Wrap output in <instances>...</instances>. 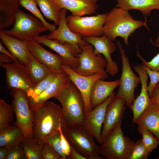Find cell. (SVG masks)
<instances>
[{
    "instance_id": "obj_45",
    "label": "cell",
    "mask_w": 159,
    "mask_h": 159,
    "mask_svg": "<svg viewBox=\"0 0 159 159\" xmlns=\"http://www.w3.org/2000/svg\"><path fill=\"white\" fill-rule=\"evenodd\" d=\"M13 61L12 59L6 54L1 53L0 54V63H9Z\"/></svg>"
},
{
    "instance_id": "obj_32",
    "label": "cell",
    "mask_w": 159,
    "mask_h": 159,
    "mask_svg": "<svg viewBox=\"0 0 159 159\" xmlns=\"http://www.w3.org/2000/svg\"><path fill=\"white\" fill-rule=\"evenodd\" d=\"M14 113L12 105L0 100V130L10 125V123L13 121Z\"/></svg>"
},
{
    "instance_id": "obj_35",
    "label": "cell",
    "mask_w": 159,
    "mask_h": 159,
    "mask_svg": "<svg viewBox=\"0 0 159 159\" xmlns=\"http://www.w3.org/2000/svg\"><path fill=\"white\" fill-rule=\"evenodd\" d=\"M152 152L147 149L141 139L135 142L128 159H147Z\"/></svg>"
},
{
    "instance_id": "obj_18",
    "label": "cell",
    "mask_w": 159,
    "mask_h": 159,
    "mask_svg": "<svg viewBox=\"0 0 159 159\" xmlns=\"http://www.w3.org/2000/svg\"><path fill=\"white\" fill-rule=\"evenodd\" d=\"M71 82L68 76L64 72L57 73L56 78L39 96L34 99H28L31 111L37 109L50 98L55 97Z\"/></svg>"
},
{
    "instance_id": "obj_44",
    "label": "cell",
    "mask_w": 159,
    "mask_h": 159,
    "mask_svg": "<svg viewBox=\"0 0 159 159\" xmlns=\"http://www.w3.org/2000/svg\"><path fill=\"white\" fill-rule=\"evenodd\" d=\"M0 52L1 53H4L11 57L13 62H15L19 63V61L15 58L12 54L9 51L6 50L0 42Z\"/></svg>"
},
{
    "instance_id": "obj_13",
    "label": "cell",
    "mask_w": 159,
    "mask_h": 159,
    "mask_svg": "<svg viewBox=\"0 0 159 159\" xmlns=\"http://www.w3.org/2000/svg\"><path fill=\"white\" fill-rule=\"evenodd\" d=\"M62 68L68 76L71 81L77 87L82 95L85 104V114L93 110L90 104V95L92 88L98 79L104 80L101 74H96L90 76H84L76 73L69 65L62 64Z\"/></svg>"
},
{
    "instance_id": "obj_23",
    "label": "cell",
    "mask_w": 159,
    "mask_h": 159,
    "mask_svg": "<svg viewBox=\"0 0 159 159\" xmlns=\"http://www.w3.org/2000/svg\"><path fill=\"white\" fill-rule=\"evenodd\" d=\"M0 38L2 42L12 54L27 67L29 63V52L25 41L8 35L3 30H0Z\"/></svg>"
},
{
    "instance_id": "obj_15",
    "label": "cell",
    "mask_w": 159,
    "mask_h": 159,
    "mask_svg": "<svg viewBox=\"0 0 159 159\" xmlns=\"http://www.w3.org/2000/svg\"><path fill=\"white\" fill-rule=\"evenodd\" d=\"M36 40L57 52L62 57L64 64L69 65L73 69L79 66V53L77 49L71 44L67 42L60 43L55 40L49 39L46 35L39 36Z\"/></svg>"
},
{
    "instance_id": "obj_39",
    "label": "cell",
    "mask_w": 159,
    "mask_h": 159,
    "mask_svg": "<svg viewBox=\"0 0 159 159\" xmlns=\"http://www.w3.org/2000/svg\"><path fill=\"white\" fill-rule=\"evenodd\" d=\"M42 159H63L52 147L47 142L43 146Z\"/></svg>"
},
{
    "instance_id": "obj_43",
    "label": "cell",
    "mask_w": 159,
    "mask_h": 159,
    "mask_svg": "<svg viewBox=\"0 0 159 159\" xmlns=\"http://www.w3.org/2000/svg\"><path fill=\"white\" fill-rule=\"evenodd\" d=\"M70 144V143H69ZM70 151L69 154L67 157L69 159H86V158L77 151L70 144Z\"/></svg>"
},
{
    "instance_id": "obj_7",
    "label": "cell",
    "mask_w": 159,
    "mask_h": 159,
    "mask_svg": "<svg viewBox=\"0 0 159 159\" xmlns=\"http://www.w3.org/2000/svg\"><path fill=\"white\" fill-rule=\"evenodd\" d=\"M78 46L81 50L78 55L80 64L77 68L73 69L74 71L82 76H90L98 74L103 77L104 80L107 78L108 73L105 70L107 62L103 55L95 54L94 47L91 44H79Z\"/></svg>"
},
{
    "instance_id": "obj_31",
    "label": "cell",
    "mask_w": 159,
    "mask_h": 159,
    "mask_svg": "<svg viewBox=\"0 0 159 159\" xmlns=\"http://www.w3.org/2000/svg\"><path fill=\"white\" fill-rule=\"evenodd\" d=\"M19 4L32 13L44 24L48 30L51 32L56 29L55 24H50L44 19L37 6V4L35 0H19Z\"/></svg>"
},
{
    "instance_id": "obj_33",
    "label": "cell",
    "mask_w": 159,
    "mask_h": 159,
    "mask_svg": "<svg viewBox=\"0 0 159 159\" xmlns=\"http://www.w3.org/2000/svg\"><path fill=\"white\" fill-rule=\"evenodd\" d=\"M57 74L52 73L37 84L27 93L28 99H35L42 92L49 84L57 77Z\"/></svg>"
},
{
    "instance_id": "obj_38",
    "label": "cell",
    "mask_w": 159,
    "mask_h": 159,
    "mask_svg": "<svg viewBox=\"0 0 159 159\" xmlns=\"http://www.w3.org/2000/svg\"><path fill=\"white\" fill-rule=\"evenodd\" d=\"M150 42L155 45L159 47V44H156L153 42L150 39ZM137 57L140 59L151 70L159 72V52L149 62H147L142 57L139 51L138 45L136 53Z\"/></svg>"
},
{
    "instance_id": "obj_24",
    "label": "cell",
    "mask_w": 159,
    "mask_h": 159,
    "mask_svg": "<svg viewBox=\"0 0 159 159\" xmlns=\"http://www.w3.org/2000/svg\"><path fill=\"white\" fill-rule=\"evenodd\" d=\"M138 127H145L159 140V107L150 103L135 122Z\"/></svg>"
},
{
    "instance_id": "obj_29",
    "label": "cell",
    "mask_w": 159,
    "mask_h": 159,
    "mask_svg": "<svg viewBox=\"0 0 159 159\" xmlns=\"http://www.w3.org/2000/svg\"><path fill=\"white\" fill-rule=\"evenodd\" d=\"M47 19L53 21L56 26L59 23L62 9L54 0H35Z\"/></svg>"
},
{
    "instance_id": "obj_17",
    "label": "cell",
    "mask_w": 159,
    "mask_h": 159,
    "mask_svg": "<svg viewBox=\"0 0 159 159\" xmlns=\"http://www.w3.org/2000/svg\"><path fill=\"white\" fill-rule=\"evenodd\" d=\"M29 52L40 63L44 64L54 73L64 72L61 66L63 64L62 57L43 47L36 40L25 41Z\"/></svg>"
},
{
    "instance_id": "obj_5",
    "label": "cell",
    "mask_w": 159,
    "mask_h": 159,
    "mask_svg": "<svg viewBox=\"0 0 159 159\" xmlns=\"http://www.w3.org/2000/svg\"><path fill=\"white\" fill-rule=\"evenodd\" d=\"M121 124L122 120L102 140L100 155L109 159H128L135 142L124 135Z\"/></svg>"
},
{
    "instance_id": "obj_2",
    "label": "cell",
    "mask_w": 159,
    "mask_h": 159,
    "mask_svg": "<svg viewBox=\"0 0 159 159\" xmlns=\"http://www.w3.org/2000/svg\"><path fill=\"white\" fill-rule=\"evenodd\" d=\"M54 98L62 106L61 124L83 125L85 102L80 92L73 82H71Z\"/></svg>"
},
{
    "instance_id": "obj_46",
    "label": "cell",
    "mask_w": 159,
    "mask_h": 159,
    "mask_svg": "<svg viewBox=\"0 0 159 159\" xmlns=\"http://www.w3.org/2000/svg\"><path fill=\"white\" fill-rule=\"evenodd\" d=\"M9 149L5 147H0V159H6Z\"/></svg>"
},
{
    "instance_id": "obj_41",
    "label": "cell",
    "mask_w": 159,
    "mask_h": 159,
    "mask_svg": "<svg viewBox=\"0 0 159 159\" xmlns=\"http://www.w3.org/2000/svg\"><path fill=\"white\" fill-rule=\"evenodd\" d=\"M60 134L61 146L62 150L67 157L69 154L70 151V144L63 134L61 129V123L58 127Z\"/></svg>"
},
{
    "instance_id": "obj_25",
    "label": "cell",
    "mask_w": 159,
    "mask_h": 159,
    "mask_svg": "<svg viewBox=\"0 0 159 159\" xmlns=\"http://www.w3.org/2000/svg\"><path fill=\"white\" fill-rule=\"evenodd\" d=\"M19 5V0H0V30L14 24Z\"/></svg>"
},
{
    "instance_id": "obj_16",
    "label": "cell",
    "mask_w": 159,
    "mask_h": 159,
    "mask_svg": "<svg viewBox=\"0 0 159 159\" xmlns=\"http://www.w3.org/2000/svg\"><path fill=\"white\" fill-rule=\"evenodd\" d=\"M67 10L62 9L58 28L46 36L49 39L55 40L60 43L67 42L71 44L77 49L79 54L81 50L78 45H85L88 44L84 41L82 35L73 32L68 27L66 17Z\"/></svg>"
},
{
    "instance_id": "obj_9",
    "label": "cell",
    "mask_w": 159,
    "mask_h": 159,
    "mask_svg": "<svg viewBox=\"0 0 159 159\" xmlns=\"http://www.w3.org/2000/svg\"><path fill=\"white\" fill-rule=\"evenodd\" d=\"M117 43L120 51L122 68L119 90L116 95L122 97L127 106L131 109L135 99V88L141 82V80L140 77L135 75L132 70L125 49L122 47L119 41Z\"/></svg>"
},
{
    "instance_id": "obj_30",
    "label": "cell",
    "mask_w": 159,
    "mask_h": 159,
    "mask_svg": "<svg viewBox=\"0 0 159 159\" xmlns=\"http://www.w3.org/2000/svg\"><path fill=\"white\" fill-rule=\"evenodd\" d=\"M20 145L24 150L26 159H42L43 145L33 136L25 137Z\"/></svg>"
},
{
    "instance_id": "obj_3",
    "label": "cell",
    "mask_w": 159,
    "mask_h": 159,
    "mask_svg": "<svg viewBox=\"0 0 159 159\" xmlns=\"http://www.w3.org/2000/svg\"><path fill=\"white\" fill-rule=\"evenodd\" d=\"M145 25V22L133 19L128 11L115 7L107 13L104 25V34L112 41L118 37H121L124 43L129 45V37L136 29Z\"/></svg>"
},
{
    "instance_id": "obj_11",
    "label": "cell",
    "mask_w": 159,
    "mask_h": 159,
    "mask_svg": "<svg viewBox=\"0 0 159 159\" xmlns=\"http://www.w3.org/2000/svg\"><path fill=\"white\" fill-rule=\"evenodd\" d=\"M12 91V106L16 117L14 125L21 130L25 137L33 136L34 115L29 107L27 97L25 93L21 90L16 89Z\"/></svg>"
},
{
    "instance_id": "obj_26",
    "label": "cell",
    "mask_w": 159,
    "mask_h": 159,
    "mask_svg": "<svg viewBox=\"0 0 159 159\" xmlns=\"http://www.w3.org/2000/svg\"><path fill=\"white\" fill-rule=\"evenodd\" d=\"M117 7L127 11L137 9L147 16L154 9H159V0H116Z\"/></svg>"
},
{
    "instance_id": "obj_10",
    "label": "cell",
    "mask_w": 159,
    "mask_h": 159,
    "mask_svg": "<svg viewBox=\"0 0 159 159\" xmlns=\"http://www.w3.org/2000/svg\"><path fill=\"white\" fill-rule=\"evenodd\" d=\"M0 66L5 70L6 83L8 89L21 90L26 96L35 86L24 65L14 62L0 63Z\"/></svg>"
},
{
    "instance_id": "obj_22",
    "label": "cell",
    "mask_w": 159,
    "mask_h": 159,
    "mask_svg": "<svg viewBox=\"0 0 159 159\" xmlns=\"http://www.w3.org/2000/svg\"><path fill=\"white\" fill-rule=\"evenodd\" d=\"M61 9L70 11L72 14L82 16L95 14L98 9V0H54Z\"/></svg>"
},
{
    "instance_id": "obj_48",
    "label": "cell",
    "mask_w": 159,
    "mask_h": 159,
    "mask_svg": "<svg viewBox=\"0 0 159 159\" xmlns=\"http://www.w3.org/2000/svg\"><path fill=\"white\" fill-rule=\"evenodd\" d=\"M157 159H159V157L158 158H157Z\"/></svg>"
},
{
    "instance_id": "obj_4",
    "label": "cell",
    "mask_w": 159,
    "mask_h": 159,
    "mask_svg": "<svg viewBox=\"0 0 159 159\" xmlns=\"http://www.w3.org/2000/svg\"><path fill=\"white\" fill-rule=\"evenodd\" d=\"M62 132L70 145L86 159H100V146L82 125H67L61 123Z\"/></svg>"
},
{
    "instance_id": "obj_36",
    "label": "cell",
    "mask_w": 159,
    "mask_h": 159,
    "mask_svg": "<svg viewBox=\"0 0 159 159\" xmlns=\"http://www.w3.org/2000/svg\"><path fill=\"white\" fill-rule=\"evenodd\" d=\"M45 142L48 143L63 159H67L66 156L63 153L61 149L60 134L59 130L47 137Z\"/></svg>"
},
{
    "instance_id": "obj_20",
    "label": "cell",
    "mask_w": 159,
    "mask_h": 159,
    "mask_svg": "<svg viewBox=\"0 0 159 159\" xmlns=\"http://www.w3.org/2000/svg\"><path fill=\"white\" fill-rule=\"evenodd\" d=\"M141 80L142 87L140 95L134 99L131 108L133 112V122L134 123L138 117L148 107L150 103L148 90L147 80L148 75L142 65L138 64L133 67Z\"/></svg>"
},
{
    "instance_id": "obj_6",
    "label": "cell",
    "mask_w": 159,
    "mask_h": 159,
    "mask_svg": "<svg viewBox=\"0 0 159 159\" xmlns=\"http://www.w3.org/2000/svg\"><path fill=\"white\" fill-rule=\"evenodd\" d=\"M48 30L44 24L36 16L29 15L20 9L15 15L13 27L3 30L6 34L22 41L36 40L41 33Z\"/></svg>"
},
{
    "instance_id": "obj_27",
    "label": "cell",
    "mask_w": 159,
    "mask_h": 159,
    "mask_svg": "<svg viewBox=\"0 0 159 159\" xmlns=\"http://www.w3.org/2000/svg\"><path fill=\"white\" fill-rule=\"evenodd\" d=\"M25 137L21 130L14 125L0 130V147L9 149L20 145Z\"/></svg>"
},
{
    "instance_id": "obj_19",
    "label": "cell",
    "mask_w": 159,
    "mask_h": 159,
    "mask_svg": "<svg viewBox=\"0 0 159 159\" xmlns=\"http://www.w3.org/2000/svg\"><path fill=\"white\" fill-rule=\"evenodd\" d=\"M125 102L121 97L115 95L107 105L101 133L102 140L121 120L124 112Z\"/></svg>"
},
{
    "instance_id": "obj_14",
    "label": "cell",
    "mask_w": 159,
    "mask_h": 159,
    "mask_svg": "<svg viewBox=\"0 0 159 159\" xmlns=\"http://www.w3.org/2000/svg\"><path fill=\"white\" fill-rule=\"evenodd\" d=\"M115 96L113 92L102 104L85 113L83 126L100 144L102 143L101 129L107 107Z\"/></svg>"
},
{
    "instance_id": "obj_47",
    "label": "cell",
    "mask_w": 159,
    "mask_h": 159,
    "mask_svg": "<svg viewBox=\"0 0 159 159\" xmlns=\"http://www.w3.org/2000/svg\"><path fill=\"white\" fill-rule=\"evenodd\" d=\"M155 43L156 44H159V35L156 38L155 41Z\"/></svg>"
},
{
    "instance_id": "obj_42",
    "label": "cell",
    "mask_w": 159,
    "mask_h": 159,
    "mask_svg": "<svg viewBox=\"0 0 159 159\" xmlns=\"http://www.w3.org/2000/svg\"><path fill=\"white\" fill-rule=\"evenodd\" d=\"M150 98L151 103L159 107V82L154 88Z\"/></svg>"
},
{
    "instance_id": "obj_21",
    "label": "cell",
    "mask_w": 159,
    "mask_h": 159,
    "mask_svg": "<svg viewBox=\"0 0 159 159\" xmlns=\"http://www.w3.org/2000/svg\"><path fill=\"white\" fill-rule=\"evenodd\" d=\"M120 79L107 81L102 79L97 80L93 84L90 93V102L93 109L102 104L119 86Z\"/></svg>"
},
{
    "instance_id": "obj_34",
    "label": "cell",
    "mask_w": 159,
    "mask_h": 159,
    "mask_svg": "<svg viewBox=\"0 0 159 159\" xmlns=\"http://www.w3.org/2000/svg\"><path fill=\"white\" fill-rule=\"evenodd\" d=\"M138 130L142 135V141L145 147L151 152L159 145V140L149 130L145 127H138Z\"/></svg>"
},
{
    "instance_id": "obj_8",
    "label": "cell",
    "mask_w": 159,
    "mask_h": 159,
    "mask_svg": "<svg viewBox=\"0 0 159 159\" xmlns=\"http://www.w3.org/2000/svg\"><path fill=\"white\" fill-rule=\"evenodd\" d=\"M107 14L85 17L69 15L66 17L67 25L72 31L83 37H100L104 34V25Z\"/></svg>"
},
{
    "instance_id": "obj_12",
    "label": "cell",
    "mask_w": 159,
    "mask_h": 159,
    "mask_svg": "<svg viewBox=\"0 0 159 159\" xmlns=\"http://www.w3.org/2000/svg\"><path fill=\"white\" fill-rule=\"evenodd\" d=\"M83 39L88 44L94 47V52L96 54H101L107 62L106 71L110 76H115L118 73L117 63L112 60L111 54L115 51L116 47L113 41L104 34L102 37H84Z\"/></svg>"
},
{
    "instance_id": "obj_28",
    "label": "cell",
    "mask_w": 159,
    "mask_h": 159,
    "mask_svg": "<svg viewBox=\"0 0 159 159\" xmlns=\"http://www.w3.org/2000/svg\"><path fill=\"white\" fill-rule=\"evenodd\" d=\"M29 63L26 67L31 79L36 86L49 74L53 72L47 66L38 61L29 52Z\"/></svg>"
},
{
    "instance_id": "obj_1",
    "label": "cell",
    "mask_w": 159,
    "mask_h": 159,
    "mask_svg": "<svg viewBox=\"0 0 159 159\" xmlns=\"http://www.w3.org/2000/svg\"><path fill=\"white\" fill-rule=\"evenodd\" d=\"M33 112V136L43 146L47 137L59 131L62 121V107L47 101Z\"/></svg>"
},
{
    "instance_id": "obj_40",
    "label": "cell",
    "mask_w": 159,
    "mask_h": 159,
    "mask_svg": "<svg viewBox=\"0 0 159 159\" xmlns=\"http://www.w3.org/2000/svg\"><path fill=\"white\" fill-rule=\"evenodd\" d=\"M6 159H26L24 151L20 144L9 149Z\"/></svg>"
},
{
    "instance_id": "obj_37",
    "label": "cell",
    "mask_w": 159,
    "mask_h": 159,
    "mask_svg": "<svg viewBox=\"0 0 159 159\" xmlns=\"http://www.w3.org/2000/svg\"><path fill=\"white\" fill-rule=\"evenodd\" d=\"M145 69L148 75L149 76L150 81L148 86V90L149 96L151 95L154 88L159 82V72L151 70L142 63V65Z\"/></svg>"
}]
</instances>
